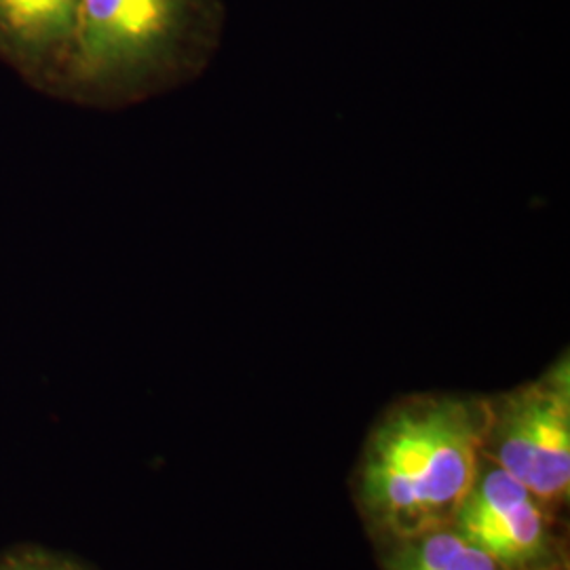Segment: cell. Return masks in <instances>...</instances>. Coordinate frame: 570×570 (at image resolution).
Masks as SVG:
<instances>
[{
	"instance_id": "obj_6",
	"label": "cell",
	"mask_w": 570,
	"mask_h": 570,
	"mask_svg": "<svg viewBox=\"0 0 570 570\" xmlns=\"http://www.w3.org/2000/svg\"><path fill=\"white\" fill-rule=\"evenodd\" d=\"M387 570H510L452 527L393 539Z\"/></svg>"
},
{
	"instance_id": "obj_3",
	"label": "cell",
	"mask_w": 570,
	"mask_h": 570,
	"mask_svg": "<svg viewBox=\"0 0 570 570\" xmlns=\"http://www.w3.org/2000/svg\"><path fill=\"white\" fill-rule=\"evenodd\" d=\"M482 454L550 508L570 490L569 357L522 387L490 397Z\"/></svg>"
},
{
	"instance_id": "obj_5",
	"label": "cell",
	"mask_w": 570,
	"mask_h": 570,
	"mask_svg": "<svg viewBox=\"0 0 570 570\" xmlns=\"http://www.w3.org/2000/svg\"><path fill=\"white\" fill-rule=\"evenodd\" d=\"M81 0H0V58L23 77L58 89Z\"/></svg>"
},
{
	"instance_id": "obj_2",
	"label": "cell",
	"mask_w": 570,
	"mask_h": 570,
	"mask_svg": "<svg viewBox=\"0 0 570 570\" xmlns=\"http://www.w3.org/2000/svg\"><path fill=\"white\" fill-rule=\"evenodd\" d=\"M220 32V0H81L58 89L81 102H140L202 75Z\"/></svg>"
},
{
	"instance_id": "obj_1",
	"label": "cell",
	"mask_w": 570,
	"mask_h": 570,
	"mask_svg": "<svg viewBox=\"0 0 570 570\" xmlns=\"http://www.w3.org/2000/svg\"><path fill=\"white\" fill-rule=\"evenodd\" d=\"M490 400L423 393L389 407L367 438L357 499L389 541L450 527L482 465Z\"/></svg>"
},
{
	"instance_id": "obj_7",
	"label": "cell",
	"mask_w": 570,
	"mask_h": 570,
	"mask_svg": "<svg viewBox=\"0 0 570 570\" xmlns=\"http://www.w3.org/2000/svg\"><path fill=\"white\" fill-rule=\"evenodd\" d=\"M0 570H82L72 562L49 553H20L0 560Z\"/></svg>"
},
{
	"instance_id": "obj_4",
	"label": "cell",
	"mask_w": 570,
	"mask_h": 570,
	"mask_svg": "<svg viewBox=\"0 0 570 570\" xmlns=\"http://www.w3.org/2000/svg\"><path fill=\"white\" fill-rule=\"evenodd\" d=\"M548 503L482 459L468 499L450 527L510 570H558L562 548Z\"/></svg>"
}]
</instances>
